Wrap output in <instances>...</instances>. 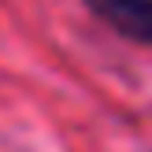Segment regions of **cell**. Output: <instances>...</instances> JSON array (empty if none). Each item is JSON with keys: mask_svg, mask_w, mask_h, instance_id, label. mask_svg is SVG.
<instances>
[{"mask_svg": "<svg viewBox=\"0 0 152 152\" xmlns=\"http://www.w3.org/2000/svg\"><path fill=\"white\" fill-rule=\"evenodd\" d=\"M82 4L100 26H108L123 41L152 48V0H82Z\"/></svg>", "mask_w": 152, "mask_h": 152, "instance_id": "1", "label": "cell"}]
</instances>
